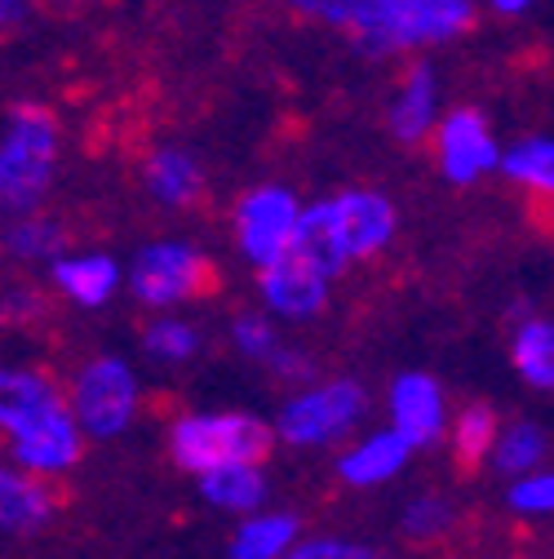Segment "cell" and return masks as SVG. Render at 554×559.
Instances as JSON below:
<instances>
[{"mask_svg":"<svg viewBox=\"0 0 554 559\" xmlns=\"http://www.w3.org/2000/svg\"><path fill=\"white\" fill-rule=\"evenodd\" d=\"M214 289H218V266L182 240H160V245L143 249L133 262V294L147 307L209 298Z\"/></svg>","mask_w":554,"mask_h":559,"instance_id":"obj_3","label":"cell"},{"mask_svg":"<svg viewBox=\"0 0 554 559\" xmlns=\"http://www.w3.org/2000/svg\"><path fill=\"white\" fill-rule=\"evenodd\" d=\"M289 559H382V555L369 546H351V542H306Z\"/></svg>","mask_w":554,"mask_h":559,"instance_id":"obj_32","label":"cell"},{"mask_svg":"<svg viewBox=\"0 0 554 559\" xmlns=\"http://www.w3.org/2000/svg\"><path fill=\"white\" fill-rule=\"evenodd\" d=\"M14 457L32 471H67L81 457V431H76V417L67 404H58L53 413H45L36 427L14 436Z\"/></svg>","mask_w":554,"mask_h":559,"instance_id":"obj_11","label":"cell"},{"mask_svg":"<svg viewBox=\"0 0 554 559\" xmlns=\"http://www.w3.org/2000/svg\"><path fill=\"white\" fill-rule=\"evenodd\" d=\"M453 524V511L439 502V498H426V502H412L408 515H404V537L408 542H435L444 537Z\"/></svg>","mask_w":554,"mask_h":559,"instance_id":"obj_28","label":"cell"},{"mask_svg":"<svg viewBox=\"0 0 554 559\" xmlns=\"http://www.w3.org/2000/svg\"><path fill=\"white\" fill-rule=\"evenodd\" d=\"M147 191L169 204V209H186L200 200L204 191V174L195 165V156L178 152V147H160L152 160H147Z\"/></svg>","mask_w":554,"mask_h":559,"instance_id":"obj_17","label":"cell"},{"mask_svg":"<svg viewBox=\"0 0 554 559\" xmlns=\"http://www.w3.org/2000/svg\"><path fill=\"white\" fill-rule=\"evenodd\" d=\"M204 475V498L214 507H227V511H253L262 498H266V484L257 475L253 462H218Z\"/></svg>","mask_w":554,"mask_h":559,"instance_id":"obj_19","label":"cell"},{"mask_svg":"<svg viewBox=\"0 0 554 559\" xmlns=\"http://www.w3.org/2000/svg\"><path fill=\"white\" fill-rule=\"evenodd\" d=\"M364 413V391L356 382H333L311 395H298L285 417H280V436L289 444H328L346 427H356Z\"/></svg>","mask_w":554,"mask_h":559,"instance_id":"obj_5","label":"cell"},{"mask_svg":"<svg viewBox=\"0 0 554 559\" xmlns=\"http://www.w3.org/2000/svg\"><path fill=\"white\" fill-rule=\"evenodd\" d=\"M53 515V493L45 484L14 475L0 466V528L5 533H36Z\"/></svg>","mask_w":554,"mask_h":559,"instance_id":"obj_15","label":"cell"},{"mask_svg":"<svg viewBox=\"0 0 554 559\" xmlns=\"http://www.w3.org/2000/svg\"><path fill=\"white\" fill-rule=\"evenodd\" d=\"M502 169L519 187H528L537 195H550L554 191V143H550V138H541V133L537 138H523V143H515L502 156Z\"/></svg>","mask_w":554,"mask_h":559,"instance_id":"obj_22","label":"cell"},{"mask_svg":"<svg viewBox=\"0 0 554 559\" xmlns=\"http://www.w3.org/2000/svg\"><path fill=\"white\" fill-rule=\"evenodd\" d=\"M236 342H240V352L253 356V360H270V352L280 346V337H275L270 324L257 320V316H240L236 320Z\"/></svg>","mask_w":554,"mask_h":559,"instance_id":"obj_29","label":"cell"},{"mask_svg":"<svg viewBox=\"0 0 554 559\" xmlns=\"http://www.w3.org/2000/svg\"><path fill=\"white\" fill-rule=\"evenodd\" d=\"M515 369L532 386H554V329L545 320H528L515 337Z\"/></svg>","mask_w":554,"mask_h":559,"instance_id":"obj_24","label":"cell"},{"mask_svg":"<svg viewBox=\"0 0 554 559\" xmlns=\"http://www.w3.org/2000/svg\"><path fill=\"white\" fill-rule=\"evenodd\" d=\"M479 10L474 0H360V10L346 19V36L369 58L412 53L466 36Z\"/></svg>","mask_w":554,"mask_h":559,"instance_id":"obj_1","label":"cell"},{"mask_svg":"<svg viewBox=\"0 0 554 559\" xmlns=\"http://www.w3.org/2000/svg\"><path fill=\"white\" fill-rule=\"evenodd\" d=\"M435 107H439V76L431 62H412L399 90H395V103L386 111L390 120V133L399 143H422V138L435 129Z\"/></svg>","mask_w":554,"mask_h":559,"instance_id":"obj_12","label":"cell"},{"mask_svg":"<svg viewBox=\"0 0 554 559\" xmlns=\"http://www.w3.org/2000/svg\"><path fill=\"white\" fill-rule=\"evenodd\" d=\"M493 436H497V417L489 404H470L461 417H457V431H453V462H457V475H474L479 462L489 457L493 449Z\"/></svg>","mask_w":554,"mask_h":559,"instance_id":"obj_21","label":"cell"},{"mask_svg":"<svg viewBox=\"0 0 554 559\" xmlns=\"http://www.w3.org/2000/svg\"><path fill=\"white\" fill-rule=\"evenodd\" d=\"M62 400L58 391L40 378V373H23V369H0V431H27L36 427L45 413H53Z\"/></svg>","mask_w":554,"mask_h":559,"instance_id":"obj_14","label":"cell"},{"mask_svg":"<svg viewBox=\"0 0 554 559\" xmlns=\"http://www.w3.org/2000/svg\"><path fill=\"white\" fill-rule=\"evenodd\" d=\"M49 5H62L67 10V5H85V0H49Z\"/></svg>","mask_w":554,"mask_h":559,"instance_id":"obj_35","label":"cell"},{"mask_svg":"<svg viewBox=\"0 0 554 559\" xmlns=\"http://www.w3.org/2000/svg\"><path fill=\"white\" fill-rule=\"evenodd\" d=\"M550 502H554V479L550 475H532V479H519L510 488L515 511H550Z\"/></svg>","mask_w":554,"mask_h":559,"instance_id":"obj_31","label":"cell"},{"mask_svg":"<svg viewBox=\"0 0 554 559\" xmlns=\"http://www.w3.org/2000/svg\"><path fill=\"white\" fill-rule=\"evenodd\" d=\"M262 294H266V302L275 311L302 320V316H315L328 302V280L306 258H298L293 249H285L275 262L262 266Z\"/></svg>","mask_w":554,"mask_h":559,"instance_id":"obj_10","label":"cell"},{"mask_svg":"<svg viewBox=\"0 0 554 559\" xmlns=\"http://www.w3.org/2000/svg\"><path fill=\"white\" fill-rule=\"evenodd\" d=\"M53 165L58 120L36 103H19L10 111L5 138H0V209H10V214L36 209L53 182Z\"/></svg>","mask_w":554,"mask_h":559,"instance_id":"obj_2","label":"cell"},{"mask_svg":"<svg viewBox=\"0 0 554 559\" xmlns=\"http://www.w3.org/2000/svg\"><path fill=\"white\" fill-rule=\"evenodd\" d=\"M53 280L67 298H76L81 307H103L116 289V262L111 258H62L53 266Z\"/></svg>","mask_w":554,"mask_h":559,"instance_id":"obj_20","label":"cell"},{"mask_svg":"<svg viewBox=\"0 0 554 559\" xmlns=\"http://www.w3.org/2000/svg\"><path fill=\"white\" fill-rule=\"evenodd\" d=\"M5 245L19 253V258H49L62 249V227L53 218H23L10 227Z\"/></svg>","mask_w":554,"mask_h":559,"instance_id":"obj_26","label":"cell"},{"mask_svg":"<svg viewBox=\"0 0 554 559\" xmlns=\"http://www.w3.org/2000/svg\"><path fill=\"white\" fill-rule=\"evenodd\" d=\"M289 249L298 253V258H306L324 280H333V275H341V266L351 262L346 258V249H341V240H337V231H333V218H328V200L324 204H311V209H302L298 214V227H293V240H289Z\"/></svg>","mask_w":554,"mask_h":559,"instance_id":"obj_16","label":"cell"},{"mask_svg":"<svg viewBox=\"0 0 554 559\" xmlns=\"http://www.w3.org/2000/svg\"><path fill=\"white\" fill-rule=\"evenodd\" d=\"M285 5L302 19H315V23H328V27H346V19H351L360 10V0H285Z\"/></svg>","mask_w":554,"mask_h":559,"instance_id":"obj_30","label":"cell"},{"mask_svg":"<svg viewBox=\"0 0 554 559\" xmlns=\"http://www.w3.org/2000/svg\"><path fill=\"white\" fill-rule=\"evenodd\" d=\"M270 453V431L244 413L186 417L173 427V457L186 471H209L218 462H262Z\"/></svg>","mask_w":554,"mask_h":559,"instance_id":"obj_4","label":"cell"},{"mask_svg":"<svg viewBox=\"0 0 554 559\" xmlns=\"http://www.w3.org/2000/svg\"><path fill=\"white\" fill-rule=\"evenodd\" d=\"M137 404V386L129 365L120 360H94L81 378H76V423L94 436H116L129 427Z\"/></svg>","mask_w":554,"mask_h":559,"instance_id":"obj_8","label":"cell"},{"mask_svg":"<svg viewBox=\"0 0 554 559\" xmlns=\"http://www.w3.org/2000/svg\"><path fill=\"white\" fill-rule=\"evenodd\" d=\"M489 5L497 10V14H506V19H519V14H528L537 0H489Z\"/></svg>","mask_w":554,"mask_h":559,"instance_id":"obj_34","label":"cell"},{"mask_svg":"<svg viewBox=\"0 0 554 559\" xmlns=\"http://www.w3.org/2000/svg\"><path fill=\"white\" fill-rule=\"evenodd\" d=\"M27 19V0H0V32H14Z\"/></svg>","mask_w":554,"mask_h":559,"instance_id":"obj_33","label":"cell"},{"mask_svg":"<svg viewBox=\"0 0 554 559\" xmlns=\"http://www.w3.org/2000/svg\"><path fill=\"white\" fill-rule=\"evenodd\" d=\"M200 346L195 329L191 324H178V320H156L147 329V352L160 356V360H186L191 352Z\"/></svg>","mask_w":554,"mask_h":559,"instance_id":"obj_27","label":"cell"},{"mask_svg":"<svg viewBox=\"0 0 554 559\" xmlns=\"http://www.w3.org/2000/svg\"><path fill=\"white\" fill-rule=\"evenodd\" d=\"M333 231L346 258H369L395 236V204L377 191H341L328 200Z\"/></svg>","mask_w":554,"mask_h":559,"instance_id":"obj_9","label":"cell"},{"mask_svg":"<svg viewBox=\"0 0 554 559\" xmlns=\"http://www.w3.org/2000/svg\"><path fill=\"white\" fill-rule=\"evenodd\" d=\"M412 444L399 436V431H386V436H373L369 444H360L351 457H341V479L356 484V488H369V484H382L390 479L404 462H408Z\"/></svg>","mask_w":554,"mask_h":559,"instance_id":"obj_18","label":"cell"},{"mask_svg":"<svg viewBox=\"0 0 554 559\" xmlns=\"http://www.w3.org/2000/svg\"><path fill=\"white\" fill-rule=\"evenodd\" d=\"M293 537H298V520H293V515H262V520H249V524L236 533V542H231V559H280Z\"/></svg>","mask_w":554,"mask_h":559,"instance_id":"obj_23","label":"cell"},{"mask_svg":"<svg viewBox=\"0 0 554 559\" xmlns=\"http://www.w3.org/2000/svg\"><path fill=\"white\" fill-rule=\"evenodd\" d=\"M435 156L448 182H479L497 169V138L474 107H453L435 129Z\"/></svg>","mask_w":554,"mask_h":559,"instance_id":"obj_7","label":"cell"},{"mask_svg":"<svg viewBox=\"0 0 554 559\" xmlns=\"http://www.w3.org/2000/svg\"><path fill=\"white\" fill-rule=\"evenodd\" d=\"M541 453H545V431L532 427V423H519L497 444V471H506V475L532 471V462H541Z\"/></svg>","mask_w":554,"mask_h":559,"instance_id":"obj_25","label":"cell"},{"mask_svg":"<svg viewBox=\"0 0 554 559\" xmlns=\"http://www.w3.org/2000/svg\"><path fill=\"white\" fill-rule=\"evenodd\" d=\"M298 214H302V209H298L293 191H285V187H257V191H249L240 200V209H236L244 258L257 262V266L280 258L289 249V240H293Z\"/></svg>","mask_w":554,"mask_h":559,"instance_id":"obj_6","label":"cell"},{"mask_svg":"<svg viewBox=\"0 0 554 559\" xmlns=\"http://www.w3.org/2000/svg\"><path fill=\"white\" fill-rule=\"evenodd\" d=\"M390 413H395V431L418 449V444H435L439 427H444V395L426 373H408L395 382L390 391Z\"/></svg>","mask_w":554,"mask_h":559,"instance_id":"obj_13","label":"cell"}]
</instances>
